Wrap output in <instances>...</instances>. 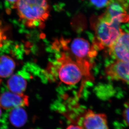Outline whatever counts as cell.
I'll use <instances>...</instances> for the list:
<instances>
[{
    "instance_id": "obj_1",
    "label": "cell",
    "mask_w": 129,
    "mask_h": 129,
    "mask_svg": "<svg viewBox=\"0 0 129 129\" xmlns=\"http://www.w3.org/2000/svg\"><path fill=\"white\" fill-rule=\"evenodd\" d=\"M15 4L18 16L28 27L43 26L50 15L47 0H18Z\"/></svg>"
},
{
    "instance_id": "obj_2",
    "label": "cell",
    "mask_w": 129,
    "mask_h": 129,
    "mask_svg": "<svg viewBox=\"0 0 129 129\" xmlns=\"http://www.w3.org/2000/svg\"><path fill=\"white\" fill-rule=\"evenodd\" d=\"M62 48L77 62L83 73L85 81L93 79L91 74L92 63L91 60L97 55V50L84 39L78 37L73 39L69 46H67L64 41Z\"/></svg>"
},
{
    "instance_id": "obj_3",
    "label": "cell",
    "mask_w": 129,
    "mask_h": 129,
    "mask_svg": "<svg viewBox=\"0 0 129 129\" xmlns=\"http://www.w3.org/2000/svg\"><path fill=\"white\" fill-rule=\"evenodd\" d=\"M119 25L106 19L103 14L92 18L91 25L95 35L93 45L97 50L109 48L113 45L122 31Z\"/></svg>"
},
{
    "instance_id": "obj_4",
    "label": "cell",
    "mask_w": 129,
    "mask_h": 129,
    "mask_svg": "<svg viewBox=\"0 0 129 129\" xmlns=\"http://www.w3.org/2000/svg\"><path fill=\"white\" fill-rule=\"evenodd\" d=\"M55 64H57L56 67L58 77L63 83L72 85L82 80L84 83V77L81 68L66 51L61 52Z\"/></svg>"
},
{
    "instance_id": "obj_5",
    "label": "cell",
    "mask_w": 129,
    "mask_h": 129,
    "mask_svg": "<svg viewBox=\"0 0 129 129\" xmlns=\"http://www.w3.org/2000/svg\"><path fill=\"white\" fill-rule=\"evenodd\" d=\"M128 3L126 0H110L103 16L117 24L128 22Z\"/></svg>"
},
{
    "instance_id": "obj_6",
    "label": "cell",
    "mask_w": 129,
    "mask_h": 129,
    "mask_svg": "<svg viewBox=\"0 0 129 129\" xmlns=\"http://www.w3.org/2000/svg\"><path fill=\"white\" fill-rule=\"evenodd\" d=\"M109 53L117 60L129 62V32L122 29L118 38L109 47Z\"/></svg>"
},
{
    "instance_id": "obj_7",
    "label": "cell",
    "mask_w": 129,
    "mask_h": 129,
    "mask_svg": "<svg viewBox=\"0 0 129 129\" xmlns=\"http://www.w3.org/2000/svg\"><path fill=\"white\" fill-rule=\"evenodd\" d=\"M81 126L83 129H109L105 114L96 113L90 109L82 116Z\"/></svg>"
},
{
    "instance_id": "obj_8",
    "label": "cell",
    "mask_w": 129,
    "mask_h": 129,
    "mask_svg": "<svg viewBox=\"0 0 129 129\" xmlns=\"http://www.w3.org/2000/svg\"><path fill=\"white\" fill-rule=\"evenodd\" d=\"M29 97L24 93L4 92L0 96V107L4 109L26 107L29 105Z\"/></svg>"
},
{
    "instance_id": "obj_9",
    "label": "cell",
    "mask_w": 129,
    "mask_h": 129,
    "mask_svg": "<svg viewBox=\"0 0 129 129\" xmlns=\"http://www.w3.org/2000/svg\"><path fill=\"white\" fill-rule=\"evenodd\" d=\"M106 73L112 79L129 82V62L117 60L106 68Z\"/></svg>"
},
{
    "instance_id": "obj_10",
    "label": "cell",
    "mask_w": 129,
    "mask_h": 129,
    "mask_svg": "<svg viewBox=\"0 0 129 129\" xmlns=\"http://www.w3.org/2000/svg\"><path fill=\"white\" fill-rule=\"evenodd\" d=\"M27 82L26 79L21 74L11 76L7 82V86L11 92L16 93H24L26 89Z\"/></svg>"
},
{
    "instance_id": "obj_11",
    "label": "cell",
    "mask_w": 129,
    "mask_h": 129,
    "mask_svg": "<svg viewBox=\"0 0 129 129\" xmlns=\"http://www.w3.org/2000/svg\"><path fill=\"white\" fill-rule=\"evenodd\" d=\"M16 67V63L12 57L8 55L0 57V78H6L12 75Z\"/></svg>"
},
{
    "instance_id": "obj_12",
    "label": "cell",
    "mask_w": 129,
    "mask_h": 129,
    "mask_svg": "<svg viewBox=\"0 0 129 129\" xmlns=\"http://www.w3.org/2000/svg\"><path fill=\"white\" fill-rule=\"evenodd\" d=\"M9 119L13 125L20 127L26 122L27 114L26 111L21 107L14 108L10 112Z\"/></svg>"
},
{
    "instance_id": "obj_13",
    "label": "cell",
    "mask_w": 129,
    "mask_h": 129,
    "mask_svg": "<svg viewBox=\"0 0 129 129\" xmlns=\"http://www.w3.org/2000/svg\"><path fill=\"white\" fill-rule=\"evenodd\" d=\"M92 5L95 7L102 9L107 7L110 0H89Z\"/></svg>"
},
{
    "instance_id": "obj_14",
    "label": "cell",
    "mask_w": 129,
    "mask_h": 129,
    "mask_svg": "<svg viewBox=\"0 0 129 129\" xmlns=\"http://www.w3.org/2000/svg\"><path fill=\"white\" fill-rule=\"evenodd\" d=\"M123 117L125 122L129 126V104H126L125 105V109L123 112Z\"/></svg>"
},
{
    "instance_id": "obj_15",
    "label": "cell",
    "mask_w": 129,
    "mask_h": 129,
    "mask_svg": "<svg viewBox=\"0 0 129 129\" xmlns=\"http://www.w3.org/2000/svg\"><path fill=\"white\" fill-rule=\"evenodd\" d=\"M6 37L4 30L0 28V47L3 45L4 41L6 39Z\"/></svg>"
},
{
    "instance_id": "obj_16",
    "label": "cell",
    "mask_w": 129,
    "mask_h": 129,
    "mask_svg": "<svg viewBox=\"0 0 129 129\" xmlns=\"http://www.w3.org/2000/svg\"><path fill=\"white\" fill-rule=\"evenodd\" d=\"M66 129H83L81 125L76 124H71L67 127Z\"/></svg>"
},
{
    "instance_id": "obj_17",
    "label": "cell",
    "mask_w": 129,
    "mask_h": 129,
    "mask_svg": "<svg viewBox=\"0 0 129 129\" xmlns=\"http://www.w3.org/2000/svg\"><path fill=\"white\" fill-rule=\"evenodd\" d=\"M7 1L11 3H16L18 0H7Z\"/></svg>"
},
{
    "instance_id": "obj_18",
    "label": "cell",
    "mask_w": 129,
    "mask_h": 129,
    "mask_svg": "<svg viewBox=\"0 0 129 129\" xmlns=\"http://www.w3.org/2000/svg\"><path fill=\"white\" fill-rule=\"evenodd\" d=\"M1 107H0V117L1 116V114H2V110H1Z\"/></svg>"
},
{
    "instance_id": "obj_19",
    "label": "cell",
    "mask_w": 129,
    "mask_h": 129,
    "mask_svg": "<svg viewBox=\"0 0 129 129\" xmlns=\"http://www.w3.org/2000/svg\"><path fill=\"white\" fill-rule=\"evenodd\" d=\"M128 22L129 23V12H128Z\"/></svg>"
},
{
    "instance_id": "obj_20",
    "label": "cell",
    "mask_w": 129,
    "mask_h": 129,
    "mask_svg": "<svg viewBox=\"0 0 129 129\" xmlns=\"http://www.w3.org/2000/svg\"><path fill=\"white\" fill-rule=\"evenodd\" d=\"M1 79H0V85H1Z\"/></svg>"
},
{
    "instance_id": "obj_21",
    "label": "cell",
    "mask_w": 129,
    "mask_h": 129,
    "mask_svg": "<svg viewBox=\"0 0 129 129\" xmlns=\"http://www.w3.org/2000/svg\"><path fill=\"white\" fill-rule=\"evenodd\" d=\"M128 83V84H129V83Z\"/></svg>"
}]
</instances>
